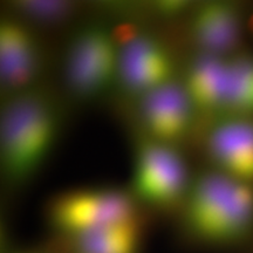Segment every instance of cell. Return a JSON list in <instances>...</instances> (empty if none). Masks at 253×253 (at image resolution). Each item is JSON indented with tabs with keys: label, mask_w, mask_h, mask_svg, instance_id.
<instances>
[{
	"label": "cell",
	"mask_w": 253,
	"mask_h": 253,
	"mask_svg": "<svg viewBox=\"0 0 253 253\" xmlns=\"http://www.w3.org/2000/svg\"><path fill=\"white\" fill-rule=\"evenodd\" d=\"M184 199L186 224L205 242L231 244L253 227V185L216 169L191 182Z\"/></svg>",
	"instance_id": "6da1fadb"
},
{
	"label": "cell",
	"mask_w": 253,
	"mask_h": 253,
	"mask_svg": "<svg viewBox=\"0 0 253 253\" xmlns=\"http://www.w3.org/2000/svg\"><path fill=\"white\" fill-rule=\"evenodd\" d=\"M58 136V118L46 99L26 90L5 104L0 122L1 166L12 182H23L39 169Z\"/></svg>",
	"instance_id": "7a4b0ae2"
},
{
	"label": "cell",
	"mask_w": 253,
	"mask_h": 253,
	"mask_svg": "<svg viewBox=\"0 0 253 253\" xmlns=\"http://www.w3.org/2000/svg\"><path fill=\"white\" fill-rule=\"evenodd\" d=\"M120 42L102 25H88L69 41L65 58L68 86L78 96H99L118 81Z\"/></svg>",
	"instance_id": "3957f363"
},
{
	"label": "cell",
	"mask_w": 253,
	"mask_h": 253,
	"mask_svg": "<svg viewBox=\"0 0 253 253\" xmlns=\"http://www.w3.org/2000/svg\"><path fill=\"white\" fill-rule=\"evenodd\" d=\"M131 196L119 189L88 188L60 195L50 204L52 225L72 238L81 233L136 217Z\"/></svg>",
	"instance_id": "277c9868"
},
{
	"label": "cell",
	"mask_w": 253,
	"mask_h": 253,
	"mask_svg": "<svg viewBox=\"0 0 253 253\" xmlns=\"http://www.w3.org/2000/svg\"><path fill=\"white\" fill-rule=\"evenodd\" d=\"M190 184L184 161L172 144L153 138L140 143L134 171L138 197L155 205H169L185 198Z\"/></svg>",
	"instance_id": "5b68a950"
},
{
	"label": "cell",
	"mask_w": 253,
	"mask_h": 253,
	"mask_svg": "<svg viewBox=\"0 0 253 253\" xmlns=\"http://www.w3.org/2000/svg\"><path fill=\"white\" fill-rule=\"evenodd\" d=\"M173 80V61L166 46L147 33L120 43L118 81L131 93H149Z\"/></svg>",
	"instance_id": "8992f818"
},
{
	"label": "cell",
	"mask_w": 253,
	"mask_h": 253,
	"mask_svg": "<svg viewBox=\"0 0 253 253\" xmlns=\"http://www.w3.org/2000/svg\"><path fill=\"white\" fill-rule=\"evenodd\" d=\"M194 104L183 84L175 80L141 96V115L153 140L172 144L191 126Z\"/></svg>",
	"instance_id": "52a82bcc"
},
{
	"label": "cell",
	"mask_w": 253,
	"mask_h": 253,
	"mask_svg": "<svg viewBox=\"0 0 253 253\" xmlns=\"http://www.w3.org/2000/svg\"><path fill=\"white\" fill-rule=\"evenodd\" d=\"M216 170L253 185V119L223 118L207 138Z\"/></svg>",
	"instance_id": "ba28073f"
},
{
	"label": "cell",
	"mask_w": 253,
	"mask_h": 253,
	"mask_svg": "<svg viewBox=\"0 0 253 253\" xmlns=\"http://www.w3.org/2000/svg\"><path fill=\"white\" fill-rule=\"evenodd\" d=\"M40 49L24 24L5 20L0 25V78L14 94L28 90L40 71Z\"/></svg>",
	"instance_id": "9c48e42d"
},
{
	"label": "cell",
	"mask_w": 253,
	"mask_h": 253,
	"mask_svg": "<svg viewBox=\"0 0 253 253\" xmlns=\"http://www.w3.org/2000/svg\"><path fill=\"white\" fill-rule=\"evenodd\" d=\"M190 33L199 53L218 56L236 54L243 33L240 9L227 1L205 2L192 14Z\"/></svg>",
	"instance_id": "30bf717a"
},
{
	"label": "cell",
	"mask_w": 253,
	"mask_h": 253,
	"mask_svg": "<svg viewBox=\"0 0 253 253\" xmlns=\"http://www.w3.org/2000/svg\"><path fill=\"white\" fill-rule=\"evenodd\" d=\"M229 56L199 53L189 63L183 86L195 110L223 115L227 87Z\"/></svg>",
	"instance_id": "8fae6325"
},
{
	"label": "cell",
	"mask_w": 253,
	"mask_h": 253,
	"mask_svg": "<svg viewBox=\"0 0 253 253\" xmlns=\"http://www.w3.org/2000/svg\"><path fill=\"white\" fill-rule=\"evenodd\" d=\"M140 240L141 229L136 217L73 237L77 253H137Z\"/></svg>",
	"instance_id": "7c38bea8"
},
{
	"label": "cell",
	"mask_w": 253,
	"mask_h": 253,
	"mask_svg": "<svg viewBox=\"0 0 253 253\" xmlns=\"http://www.w3.org/2000/svg\"><path fill=\"white\" fill-rule=\"evenodd\" d=\"M221 118L253 119V56H229L227 87Z\"/></svg>",
	"instance_id": "4fadbf2b"
},
{
	"label": "cell",
	"mask_w": 253,
	"mask_h": 253,
	"mask_svg": "<svg viewBox=\"0 0 253 253\" xmlns=\"http://www.w3.org/2000/svg\"><path fill=\"white\" fill-rule=\"evenodd\" d=\"M17 7L21 9L25 15L36 20L58 21L69 14L72 6L63 1H24L18 2Z\"/></svg>",
	"instance_id": "5bb4252c"
}]
</instances>
